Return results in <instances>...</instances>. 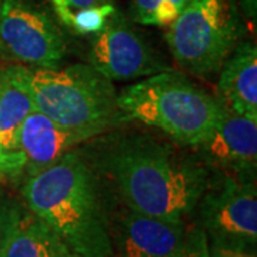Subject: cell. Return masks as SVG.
<instances>
[{
	"mask_svg": "<svg viewBox=\"0 0 257 257\" xmlns=\"http://www.w3.org/2000/svg\"><path fill=\"white\" fill-rule=\"evenodd\" d=\"M104 167L128 209L184 221L209 186L207 169L149 136H126L107 150Z\"/></svg>",
	"mask_w": 257,
	"mask_h": 257,
	"instance_id": "1",
	"label": "cell"
},
{
	"mask_svg": "<svg viewBox=\"0 0 257 257\" xmlns=\"http://www.w3.org/2000/svg\"><path fill=\"white\" fill-rule=\"evenodd\" d=\"M26 209L63 240L73 257H113L110 219L100 182L77 152L29 176L23 186Z\"/></svg>",
	"mask_w": 257,
	"mask_h": 257,
	"instance_id": "2",
	"label": "cell"
},
{
	"mask_svg": "<svg viewBox=\"0 0 257 257\" xmlns=\"http://www.w3.org/2000/svg\"><path fill=\"white\" fill-rule=\"evenodd\" d=\"M126 119L159 128L183 146L196 147L210 136L223 101L167 70L130 84L117 94Z\"/></svg>",
	"mask_w": 257,
	"mask_h": 257,
	"instance_id": "3",
	"label": "cell"
},
{
	"mask_svg": "<svg viewBox=\"0 0 257 257\" xmlns=\"http://www.w3.org/2000/svg\"><path fill=\"white\" fill-rule=\"evenodd\" d=\"M36 110L93 138L127 121L113 82L90 64L56 69L30 67Z\"/></svg>",
	"mask_w": 257,
	"mask_h": 257,
	"instance_id": "4",
	"label": "cell"
},
{
	"mask_svg": "<svg viewBox=\"0 0 257 257\" xmlns=\"http://www.w3.org/2000/svg\"><path fill=\"white\" fill-rule=\"evenodd\" d=\"M166 42L182 69L202 77L217 73L237 45L226 0H190L166 28Z\"/></svg>",
	"mask_w": 257,
	"mask_h": 257,
	"instance_id": "5",
	"label": "cell"
},
{
	"mask_svg": "<svg viewBox=\"0 0 257 257\" xmlns=\"http://www.w3.org/2000/svg\"><path fill=\"white\" fill-rule=\"evenodd\" d=\"M200 227L210 243L256 251V177L223 173L209 182L197 204Z\"/></svg>",
	"mask_w": 257,
	"mask_h": 257,
	"instance_id": "6",
	"label": "cell"
},
{
	"mask_svg": "<svg viewBox=\"0 0 257 257\" xmlns=\"http://www.w3.org/2000/svg\"><path fill=\"white\" fill-rule=\"evenodd\" d=\"M66 40L46 12L29 0H2L0 50L36 69H56L66 55Z\"/></svg>",
	"mask_w": 257,
	"mask_h": 257,
	"instance_id": "7",
	"label": "cell"
},
{
	"mask_svg": "<svg viewBox=\"0 0 257 257\" xmlns=\"http://www.w3.org/2000/svg\"><path fill=\"white\" fill-rule=\"evenodd\" d=\"M89 64L111 82L172 70L119 10H114L103 28L93 35Z\"/></svg>",
	"mask_w": 257,
	"mask_h": 257,
	"instance_id": "8",
	"label": "cell"
},
{
	"mask_svg": "<svg viewBox=\"0 0 257 257\" xmlns=\"http://www.w3.org/2000/svg\"><path fill=\"white\" fill-rule=\"evenodd\" d=\"M196 147L204 163L221 173L256 177L257 120L236 113L224 103L210 136Z\"/></svg>",
	"mask_w": 257,
	"mask_h": 257,
	"instance_id": "9",
	"label": "cell"
},
{
	"mask_svg": "<svg viewBox=\"0 0 257 257\" xmlns=\"http://www.w3.org/2000/svg\"><path fill=\"white\" fill-rule=\"evenodd\" d=\"M184 221L150 217L126 206L116 231L110 230L113 257H172L186 234Z\"/></svg>",
	"mask_w": 257,
	"mask_h": 257,
	"instance_id": "10",
	"label": "cell"
},
{
	"mask_svg": "<svg viewBox=\"0 0 257 257\" xmlns=\"http://www.w3.org/2000/svg\"><path fill=\"white\" fill-rule=\"evenodd\" d=\"M90 139L94 138L62 126L42 111L33 110L19 128L18 146L25 156V170L33 176Z\"/></svg>",
	"mask_w": 257,
	"mask_h": 257,
	"instance_id": "11",
	"label": "cell"
},
{
	"mask_svg": "<svg viewBox=\"0 0 257 257\" xmlns=\"http://www.w3.org/2000/svg\"><path fill=\"white\" fill-rule=\"evenodd\" d=\"M219 97L239 114L257 120V49L251 42L236 45L219 70Z\"/></svg>",
	"mask_w": 257,
	"mask_h": 257,
	"instance_id": "12",
	"label": "cell"
},
{
	"mask_svg": "<svg viewBox=\"0 0 257 257\" xmlns=\"http://www.w3.org/2000/svg\"><path fill=\"white\" fill-rule=\"evenodd\" d=\"M33 110L36 106L30 86V67L23 64L0 67V146L5 150H19V128Z\"/></svg>",
	"mask_w": 257,
	"mask_h": 257,
	"instance_id": "13",
	"label": "cell"
},
{
	"mask_svg": "<svg viewBox=\"0 0 257 257\" xmlns=\"http://www.w3.org/2000/svg\"><path fill=\"white\" fill-rule=\"evenodd\" d=\"M5 257H73V254L45 221L22 207Z\"/></svg>",
	"mask_w": 257,
	"mask_h": 257,
	"instance_id": "14",
	"label": "cell"
},
{
	"mask_svg": "<svg viewBox=\"0 0 257 257\" xmlns=\"http://www.w3.org/2000/svg\"><path fill=\"white\" fill-rule=\"evenodd\" d=\"M190 0H130V18L147 26L167 28Z\"/></svg>",
	"mask_w": 257,
	"mask_h": 257,
	"instance_id": "15",
	"label": "cell"
},
{
	"mask_svg": "<svg viewBox=\"0 0 257 257\" xmlns=\"http://www.w3.org/2000/svg\"><path fill=\"white\" fill-rule=\"evenodd\" d=\"M172 257H209V240L200 226L186 229L180 247Z\"/></svg>",
	"mask_w": 257,
	"mask_h": 257,
	"instance_id": "16",
	"label": "cell"
},
{
	"mask_svg": "<svg viewBox=\"0 0 257 257\" xmlns=\"http://www.w3.org/2000/svg\"><path fill=\"white\" fill-rule=\"evenodd\" d=\"M22 206L6 197L0 196V257H5V251L8 247L12 230L16 224Z\"/></svg>",
	"mask_w": 257,
	"mask_h": 257,
	"instance_id": "17",
	"label": "cell"
},
{
	"mask_svg": "<svg viewBox=\"0 0 257 257\" xmlns=\"http://www.w3.org/2000/svg\"><path fill=\"white\" fill-rule=\"evenodd\" d=\"M55 8L57 16L63 23H67L74 13L93 8L114 6V0H49Z\"/></svg>",
	"mask_w": 257,
	"mask_h": 257,
	"instance_id": "18",
	"label": "cell"
},
{
	"mask_svg": "<svg viewBox=\"0 0 257 257\" xmlns=\"http://www.w3.org/2000/svg\"><path fill=\"white\" fill-rule=\"evenodd\" d=\"M25 172V156L20 150L9 152L0 146V179L16 177Z\"/></svg>",
	"mask_w": 257,
	"mask_h": 257,
	"instance_id": "19",
	"label": "cell"
},
{
	"mask_svg": "<svg viewBox=\"0 0 257 257\" xmlns=\"http://www.w3.org/2000/svg\"><path fill=\"white\" fill-rule=\"evenodd\" d=\"M209 257H256V251L209 241Z\"/></svg>",
	"mask_w": 257,
	"mask_h": 257,
	"instance_id": "20",
	"label": "cell"
},
{
	"mask_svg": "<svg viewBox=\"0 0 257 257\" xmlns=\"http://www.w3.org/2000/svg\"><path fill=\"white\" fill-rule=\"evenodd\" d=\"M5 193H3V189H2V186H0V196H3Z\"/></svg>",
	"mask_w": 257,
	"mask_h": 257,
	"instance_id": "21",
	"label": "cell"
},
{
	"mask_svg": "<svg viewBox=\"0 0 257 257\" xmlns=\"http://www.w3.org/2000/svg\"><path fill=\"white\" fill-rule=\"evenodd\" d=\"M0 3H2V0H0Z\"/></svg>",
	"mask_w": 257,
	"mask_h": 257,
	"instance_id": "22",
	"label": "cell"
}]
</instances>
